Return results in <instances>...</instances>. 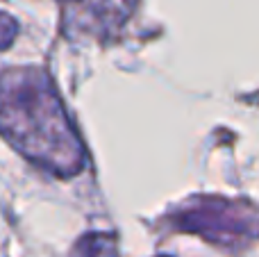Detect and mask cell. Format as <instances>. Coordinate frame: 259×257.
Wrapping results in <instances>:
<instances>
[{
    "mask_svg": "<svg viewBox=\"0 0 259 257\" xmlns=\"http://www.w3.org/2000/svg\"><path fill=\"white\" fill-rule=\"evenodd\" d=\"M161 257H166V255H161Z\"/></svg>",
    "mask_w": 259,
    "mask_h": 257,
    "instance_id": "5",
    "label": "cell"
},
{
    "mask_svg": "<svg viewBox=\"0 0 259 257\" xmlns=\"http://www.w3.org/2000/svg\"><path fill=\"white\" fill-rule=\"evenodd\" d=\"M16 34H18L16 18H12L9 14L0 12V50L9 48V46L14 44V39H16Z\"/></svg>",
    "mask_w": 259,
    "mask_h": 257,
    "instance_id": "4",
    "label": "cell"
},
{
    "mask_svg": "<svg viewBox=\"0 0 259 257\" xmlns=\"http://www.w3.org/2000/svg\"><path fill=\"white\" fill-rule=\"evenodd\" d=\"M0 132L23 157L53 176L73 178L84 168V146L41 68L0 73Z\"/></svg>",
    "mask_w": 259,
    "mask_h": 257,
    "instance_id": "1",
    "label": "cell"
},
{
    "mask_svg": "<svg viewBox=\"0 0 259 257\" xmlns=\"http://www.w3.org/2000/svg\"><path fill=\"white\" fill-rule=\"evenodd\" d=\"M73 257H118L116 235H112V232H89L75 244Z\"/></svg>",
    "mask_w": 259,
    "mask_h": 257,
    "instance_id": "3",
    "label": "cell"
},
{
    "mask_svg": "<svg viewBox=\"0 0 259 257\" xmlns=\"http://www.w3.org/2000/svg\"><path fill=\"white\" fill-rule=\"evenodd\" d=\"M173 226L184 232H196L219 246H248L257 235L255 207L250 203L205 198L196 200L173 219Z\"/></svg>",
    "mask_w": 259,
    "mask_h": 257,
    "instance_id": "2",
    "label": "cell"
}]
</instances>
